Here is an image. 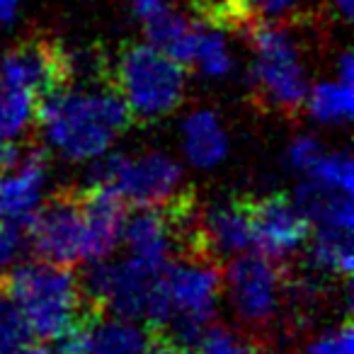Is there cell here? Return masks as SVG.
<instances>
[{"label":"cell","mask_w":354,"mask_h":354,"mask_svg":"<svg viewBox=\"0 0 354 354\" xmlns=\"http://www.w3.org/2000/svg\"><path fill=\"white\" fill-rule=\"evenodd\" d=\"M49 148L66 160H95L133 122L127 102L109 85L64 88L44 95L35 109Z\"/></svg>","instance_id":"6da1fadb"},{"label":"cell","mask_w":354,"mask_h":354,"mask_svg":"<svg viewBox=\"0 0 354 354\" xmlns=\"http://www.w3.org/2000/svg\"><path fill=\"white\" fill-rule=\"evenodd\" d=\"M3 289L39 339H54L88 306L71 267L46 260L15 267L3 279Z\"/></svg>","instance_id":"7a4b0ae2"},{"label":"cell","mask_w":354,"mask_h":354,"mask_svg":"<svg viewBox=\"0 0 354 354\" xmlns=\"http://www.w3.org/2000/svg\"><path fill=\"white\" fill-rule=\"evenodd\" d=\"M112 85L127 102L131 119L158 122L185 100L187 73L153 44H127L119 51Z\"/></svg>","instance_id":"3957f363"},{"label":"cell","mask_w":354,"mask_h":354,"mask_svg":"<svg viewBox=\"0 0 354 354\" xmlns=\"http://www.w3.org/2000/svg\"><path fill=\"white\" fill-rule=\"evenodd\" d=\"M250 41L255 51L252 85L262 102L281 112H299L308 95V75L294 35L277 22H252Z\"/></svg>","instance_id":"277c9868"},{"label":"cell","mask_w":354,"mask_h":354,"mask_svg":"<svg viewBox=\"0 0 354 354\" xmlns=\"http://www.w3.org/2000/svg\"><path fill=\"white\" fill-rule=\"evenodd\" d=\"M162 284L170 304V320L158 333L192 347L216 315L221 296L218 262L209 257H185L183 262H170L162 272Z\"/></svg>","instance_id":"5b68a950"},{"label":"cell","mask_w":354,"mask_h":354,"mask_svg":"<svg viewBox=\"0 0 354 354\" xmlns=\"http://www.w3.org/2000/svg\"><path fill=\"white\" fill-rule=\"evenodd\" d=\"M183 167L160 151L143 156L102 153L95 158L88 187H102L133 207H160L180 192Z\"/></svg>","instance_id":"8992f818"},{"label":"cell","mask_w":354,"mask_h":354,"mask_svg":"<svg viewBox=\"0 0 354 354\" xmlns=\"http://www.w3.org/2000/svg\"><path fill=\"white\" fill-rule=\"evenodd\" d=\"M22 228L27 245L41 260L68 267L83 260L85 216L78 189H66L39 204Z\"/></svg>","instance_id":"52a82bcc"},{"label":"cell","mask_w":354,"mask_h":354,"mask_svg":"<svg viewBox=\"0 0 354 354\" xmlns=\"http://www.w3.org/2000/svg\"><path fill=\"white\" fill-rule=\"evenodd\" d=\"M73 78V56L49 37H32L0 61V85L27 90L39 102L44 95L64 88Z\"/></svg>","instance_id":"ba28073f"},{"label":"cell","mask_w":354,"mask_h":354,"mask_svg":"<svg viewBox=\"0 0 354 354\" xmlns=\"http://www.w3.org/2000/svg\"><path fill=\"white\" fill-rule=\"evenodd\" d=\"M226 284L231 304L241 320L250 325H267L274 320L284 286L277 260L262 252H243L231 257Z\"/></svg>","instance_id":"9c48e42d"},{"label":"cell","mask_w":354,"mask_h":354,"mask_svg":"<svg viewBox=\"0 0 354 354\" xmlns=\"http://www.w3.org/2000/svg\"><path fill=\"white\" fill-rule=\"evenodd\" d=\"M250 228L252 245L272 260L294 255L310 233L308 218L286 194H267L250 202Z\"/></svg>","instance_id":"30bf717a"},{"label":"cell","mask_w":354,"mask_h":354,"mask_svg":"<svg viewBox=\"0 0 354 354\" xmlns=\"http://www.w3.org/2000/svg\"><path fill=\"white\" fill-rule=\"evenodd\" d=\"M49 162L41 148L15 151L12 160L0 167V223L25 226L44 197Z\"/></svg>","instance_id":"8fae6325"},{"label":"cell","mask_w":354,"mask_h":354,"mask_svg":"<svg viewBox=\"0 0 354 354\" xmlns=\"http://www.w3.org/2000/svg\"><path fill=\"white\" fill-rule=\"evenodd\" d=\"M131 10L146 32L148 44L160 49L177 64H192L202 25L180 15L170 0H131Z\"/></svg>","instance_id":"7c38bea8"},{"label":"cell","mask_w":354,"mask_h":354,"mask_svg":"<svg viewBox=\"0 0 354 354\" xmlns=\"http://www.w3.org/2000/svg\"><path fill=\"white\" fill-rule=\"evenodd\" d=\"M199 243L209 260H231L252 248L250 202L223 199L199 214Z\"/></svg>","instance_id":"4fadbf2b"},{"label":"cell","mask_w":354,"mask_h":354,"mask_svg":"<svg viewBox=\"0 0 354 354\" xmlns=\"http://www.w3.org/2000/svg\"><path fill=\"white\" fill-rule=\"evenodd\" d=\"M80 192L85 216V252L83 262L109 260L122 243L124 223H127V202L114 192L102 187H85Z\"/></svg>","instance_id":"5bb4252c"},{"label":"cell","mask_w":354,"mask_h":354,"mask_svg":"<svg viewBox=\"0 0 354 354\" xmlns=\"http://www.w3.org/2000/svg\"><path fill=\"white\" fill-rule=\"evenodd\" d=\"M122 241L129 248V260L151 272H162L172 262L177 238L162 207H138L124 223Z\"/></svg>","instance_id":"9a60e30c"},{"label":"cell","mask_w":354,"mask_h":354,"mask_svg":"<svg viewBox=\"0 0 354 354\" xmlns=\"http://www.w3.org/2000/svg\"><path fill=\"white\" fill-rule=\"evenodd\" d=\"M183 148L194 167H216L228 156V136L212 109H197L183 124Z\"/></svg>","instance_id":"2e32d148"},{"label":"cell","mask_w":354,"mask_h":354,"mask_svg":"<svg viewBox=\"0 0 354 354\" xmlns=\"http://www.w3.org/2000/svg\"><path fill=\"white\" fill-rule=\"evenodd\" d=\"M294 202L301 209V214L308 218V223L325 228H342V231L354 228L352 194L335 192L313 180H304L296 189Z\"/></svg>","instance_id":"e0dca14e"},{"label":"cell","mask_w":354,"mask_h":354,"mask_svg":"<svg viewBox=\"0 0 354 354\" xmlns=\"http://www.w3.org/2000/svg\"><path fill=\"white\" fill-rule=\"evenodd\" d=\"M308 265L320 274H335L349 279L354 267L352 231L315 226V236L308 248Z\"/></svg>","instance_id":"ac0fdd59"},{"label":"cell","mask_w":354,"mask_h":354,"mask_svg":"<svg viewBox=\"0 0 354 354\" xmlns=\"http://www.w3.org/2000/svg\"><path fill=\"white\" fill-rule=\"evenodd\" d=\"M306 107L310 117L320 124H347L354 114V83L344 80H323L308 88Z\"/></svg>","instance_id":"d6986e66"},{"label":"cell","mask_w":354,"mask_h":354,"mask_svg":"<svg viewBox=\"0 0 354 354\" xmlns=\"http://www.w3.org/2000/svg\"><path fill=\"white\" fill-rule=\"evenodd\" d=\"M90 342L93 354H146L148 333H143L133 320H104L102 315H97L90 330Z\"/></svg>","instance_id":"ffe728a7"},{"label":"cell","mask_w":354,"mask_h":354,"mask_svg":"<svg viewBox=\"0 0 354 354\" xmlns=\"http://www.w3.org/2000/svg\"><path fill=\"white\" fill-rule=\"evenodd\" d=\"M192 64H197L199 73L204 78H226L231 73L233 59L223 30L212 25L199 27V39H197Z\"/></svg>","instance_id":"44dd1931"},{"label":"cell","mask_w":354,"mask_h":354,"mask_svg":"<svg viewBox=\"0 0 354 354\" xmlns=\"http://www.w3.org/2000/svg\"><path fill=\"white\" fill-rule=\"evenodd\" d=\"M306 180H313V183L323 185L335 192L352 194L354 189V162L352 156L347 151L337 153H323L318 160L310 165V170L306 172Z\"/></svg>","instance_id":"7402d4cb"},{"label":"cell","mask_w":354,"mask_h":354,"mask_svg":"<svg viewBox=\"0 0 354 354\" xmlns=\"http://www.w3.org/2000/svg\"><path fill=\"white\" fill-rule=\"evenodd\" d=\"M197 354H257V347L236 330L214 325L204 328L197 339Z\"/></svg>","instance_id":"603a6c76"},{"label":"cell","mask_w":354,"mask_h":354,"mask_svg":"<svg viewBox=\"0 0 354 354\" xmlns=\"http://www.w3.org/2000/svg\"><path fill=\"white\" fill-rule=\"evenodd\" d=\"M30 335L32 333L27 328L25 318H22L20 310L15 308V304L3 291L0 294V354L30 342Z\"/></svg>","instance_id":"cb8c5ba5"},{"label":"cell","mask_w":354,"mask_h":354,"mask_svg":"<svg viewBox=\"0 0 354 354\" xmlns=\"http://www.w3.org/2000/svg\"><path fill=\"white\" fill-rule=\"evenodd\" d=\"M308 354H354L352 323L344 320V323H339L337 328L318 335V337L310 342Z\"/></svg>","instance_id":"d4e9b609"},{"label":"cell","mask_w":354,"mask_h":354,"mask_svg":"<svg viewBox=\"0 0 354 354\" xmlns=\"http://www.w3.org/2000/svg\"><path fill=\"white\" fill-rule=\"evenodd\" d=\"M323 143L318 141L315 136H296L294 141L289 143V151H286V160H289V165L294 167L296 172H301V175H306V172L310 170V165H313L315 160H318L320 156H323Z\"/></svg>","instance_id":"484cf974"},{"label":"cell","mask_w":354,"mask_h":354,"mask_svg":"<svg viewBox=\"0 0 354 354\" xmlns=\"http://www.w3.org/2000/svg\"><path fill=\"white\" fill-rule=\"evenodd\" d=\"M299 0H250L252 17H262L267 22H277L279 17L294 12Z\"/></svg>","instance_id":"4316f807"},{"label":"cell","mask_w":354,"mask_h":354,"mask_svg":"<svg viewBox=\"0 0 354 354\" xmlns=\"http://www.w3.org/2000/svg\"><path fill=\"white\" fill-rule=\"evenodd\" d=\"M146 354H197V349H192L189 344L177 342V339L167 337V335L148 333Z\"/></svg>","instance_id":"83f0119b"},{"label":"cell","mask_w":354,"mask_h":354,"mask_svg":"<svg viewBox=\"0 0 354 354\" xmlns=\"http://www.w3.org/2000/svg\"><path fill=\"white\" fill-rule=\"evenodd\" d=\"M337 78L344 83H354V59L349 51H342L337 59Z\"/></svg>","instance_id":"f1b7e54d"},{"label":"cell","mask_w":354,"mask_h":354,"mask_svg":"<svg viewBox=\"0 0 354 354\" xmlns=\"http://www.w3.org/2000/svg\"><path fill=\"white\" fill-rule=\"evenodd\" d=\"M20 0H0V22H10L17 12Z\"/></svg>","instance_id":"f546056e"},{"label":"cell","mask_w":354,"mask_h":354,"mask_svg":"<svg viewBox=\"0 0 354 354\" xmlns=\"http://www.w3.org/2000/svg\"><path fill=\"white\" fill-rule=\"evenodd\" d=\"M333 3V8H335V12H337L342 20H349L352 17V12H354V0H330Z\"/></svg>","instance_id":"4dcf8cb0"},{"label":"cell","mask_w":354,"mask_h":354,"mask_svg":"<svg viewBox=\"0 0 354 354\" xmlns=\"http://www.w3.org/2000/svg\"><path fill=\"white\" fill-rule=\"evenodd\" d=\"M6 354H51V349L41 347V344H30V342H25V344H20V347L10 349V352H6Z\"/></svg>","instance_id":"1f68e13d"},{"label":"cell","mask_w":354,"mask_h":354,"mask_svg":"<svg viewBox=\"0 0 354 354\" xmlns=\"http://www.w3.org/2000/svg\"><path fill=\"white\" fill-rule=\"evenodd\" d=\"M17 148L12 146L10 141H6V138H0V167H6L8 162L12 160V156H15Z\"/></svg>","instance_id":"d6a6232c"},{"label":"cell","mask_w":354,"mask_h":354,"mask_svg":"<svg viewBox=\"0 0 354 354\" xmlns=\"http://www.w3.org/2000/svg\"><path fill=\"white\" fill-rule=\"evenodd\" d=\"M3 291H6V289H3V279H0V294H3Z\"/></svg>","instance_id":"836d02e7"}]
</instances>
